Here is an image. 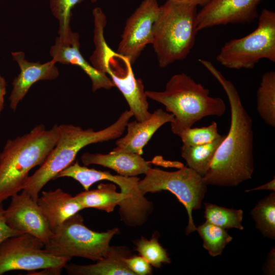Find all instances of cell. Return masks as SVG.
Masks as SVG:
<instances>
[{
	"instance_id": "cell-1",
	"label": "cell",
	"mask_w": 275,
	"mask_h": 275,
	"mask_svg": "<svg viewBox=\"0 0 275 275\" xmlns=\"http://www.w3.org/2000/svg\"><path fill=\"white\" fill-rule=\"evenodd\" d=\"M204 67L218 80L227 95L231 122L229 132L219 145L203 179L207 185L236 186L251 179L254 170L252 120L234 85L210 62H206Z\"/></svg>"
},
{
	"instance_id": "cell-2",
	"label": "cell",
	"mask_w": 275,
	"mask_h": 275,
	"mask_svg": "<svg viewBox=\"0 0 275 275\" xmlns=\"http://www.w3.org/2000/svg\"><path fill=\"white\" fill-rule=\"evenodd\" d=\"M132 117V112L126 110L113 124L98 131L72 124L59 125V138L54 147L39 168L29 176L22 190L37 201L42 188L72 163L81 149L91 144L120 138Z\"/></svg>"
},
{
	"instance_id": "cell-3",
	"label": "cell",
	"mask_w": 275,
	"mask_h": 275,
	"mask_svg": "<svg viewBox=\"0 0 275 275\" xmlns=\"http://www.w3.org/2000/svg\"><path fill=\"white\" fill-rule=\"evenodd\" d=\"M59 134L57 124L48 129L38 124L28 133L7 141L0 153V201L22 190L29 172L44 162L54 147Z\"/></svg>"
},
{
	"instance_id": "cell-4",
	"label": "cell",
	"mask_w": 275,
	"mask_h": 275,
	"mask_svg": "<svg viewBox=\"0 0 275 275\" xmlns=\"http://www.w3.org/2000/svg\"><path fill=\"white\" fill-rule=\"evenodd\" d=\"M145 93L147 98L162 104L173 115L171 124L182 128L191 127L207 116L221 117L226 109L223 99L210 96L208 89L185 73L173 75L163 91Z\"/></svg>"
},
{
	"instance_id": "cell-5",
	"label": "cell",
	"mask_w": 275,
	"mask_h": 275,
	"mask_svg": "<svg viewBox=\"0 0 275 275\" xmlns=\"http://www.w3.org/2000/svg\"><path fill=\"white\" fill-rule=\"evenodd\" d=\"M197 8L172 0L159 7L151 44L160 68L183 60L190 53L198 32Z\"/></svg>"
},
{
	"instance_id": "cell-6",
	"label": "cell",
	"mask_w": 275,
	"mask_h": 275,
	"mask_svg": "<svg viewBox=\"0 0 275 275\" xmlns=\"http://www.w3.org/2000/svg\"><path fill=\"white\" fill-rule=\"evenodd\" d=\"M119 232L117 228L102 232L92 231L85 225L82 216L77 213L52 232L44 248L58 257L98 261L108 254L110 241Z\"/></svg>"
},
{
	"instance_id": "cell-7",
	"label": "cell",
	"mask_w": 275,
	"mask_h": 275,
	"mask_svg": "<svg viewBox=\"0 0 275 275\" xmlns=\"http://www.w3.org/2000/svg\"><path fill=\"white\" fill-rule=\"evenodd\" d=\"M258 18L254 31L222 46L216 57L222 66L233 69H252L263 59L275 62V12L263 9Z\"/></svg>"
},
{
	"instance_id": "cell-8",
	"label": "cell",
	"mask_w": 275,
	"mask_h": 275,
	"mask_svg": "<svg viewBox=\"0 0 275 275\" xmlns=\"http://www.w3.org/2000/svg\"><path fill=\"white\" fill-rule=\"evenodd\" d=\"M140 180L138 187L144 195L148 193L168 190L174 194L185 208L188 223L185 234L189 235L196 231L193 217V211L200 209L207 191V185L203 177L188 167L179 170L168 172L150 168Z\"/></svg>"
},
{
	"instance_id": "cell-9",
	"label": "cell",
	"mask_w": 275,
	"mask_h": 275,
	"mask_svg": "<svg viewBox=\"0 0 275 275\" xmlns=\"http://www.w3.org/2000/svg\"><path fill=\"white\" fill-rule=\"evenodd\" d=\"M44 246L40 239L26 233L7 239L0 244V275L12 270L64 268L71 260L52 255Z\"/></svg>"
},
{
	"instance_id": "cell-10",
	"label": "cell",
	"mask_w": 275,
	"mask_h": 275,
	"mask_svg": "<svg viewBox=\"0 0 275 275\" xmlns=\"http://www.w3.org/2000/svg\"><path fill=\"white\" fill-rule=\"evenodd\" d=\"M100 71L107 74L121 92L137 121L150 117L151 113L148 111L143 81L135 78L131 63L126 57L109 49L103 59Z\"/></svg>"
},
{
	"instance_id": "cell-11",
	"label": "cell",
	"mask_w": 275,
	"mask_h": 275,
	"mask_svg": "<svg viewBox=\"0 0 275 275\" xmlns=\"http://www.w3.org/2000/svg\"><path fill=\"white\" fill-rule=\"evenodd\" d=\"M159 7L157 0H143L126 21L117 52L126 57L131 64L146 46L152 43Z\"/></svg>"
},
{
	"instance_id": "cell-12",
	"label": "cell",
	"mask_w": 275,
	"mask_h": 275,
	"mask_svg": "<svg viewBox=\"0 0 275 275\" xmlns=\"http://www.w3.org/2000/svg\"><path fill=\"white\" fill-rule=\"evenodd\" d=\"M4 216L12 229L32 235L45 244L52 234L37 201L23 190L11 197L9 205L4 209Z\"/></svg>"
},
{
	"instance_id": "cell-13",
	"label": "cell",
	"mask_w": 275,
	"mask_h": 275,
	"mask_svg": "<svg viewBox=\"0 0 275 275\" xmlns=\"http://www.w3.org/2000/svg\"><path fill=\"white\" fill-rule=\"evenodd\" d=\"M263 0H209L196 16L197 31L221 25L250 23Z\"/></svg>"
},
{
	"instance_id": "cell-14",
	"label": "cell",
	"mask_w": 275,
	"mask_h": 275,
	"mask_svg": "<svg viewBox=\"0 0 275 275\" xmlns=\"http://www.w3.org/2000/svg\"><path fill=\"white\" fill-rule=\"evenodd\" d=\"M79 35L72 31L64 37L56 38L50 49L52 60L56 63L74 65L80 67L90 77L93 92L104 89L109 90L115 86L110 77L95 69L82 56L80 51Z\"/></svg>"
},
{
	"instance_id": "cell-15",
	"label": "cell",
	"mask_w": 275,
	"mask_h": 275,
	"mask_svg": "<svg viewBox=\"0 0 275 275\" xmlns=\"http://www.w3.org/2000/svg\"><path fill=\"white\" fill-rule=\"evenodd\" d=\"M12 56L20 70L13 80V88L9 97L10 107L14 112L33 85L40 80L56 79L59 71L53 60L44 63L29 62L22 51L12 52Z\"/></svg>"
},
{
	"instance_id": "cell-16",
	"label": "cell",
	"mask_w": 275,
	"mask_h": 275,
	"mask_svg": "<svg viewBox=\"0 0 275 275\" xmlns=\"http://www.w3.org/2000/svg\"><path fill=\"white\" fill-rule=\"evenodd\" d=\"M174 119L173 114L161 108L155 110L150 117L143 121H134L127 123V133L116 143L113 151H126L143 154V149L155 132L167 123Z\"/></svg>"
},
{
	"instance_id": "cell-17",
	"label": "cell",
	"mask_w": 275,
	"mask_h": 275,
	"mask_svg": "<svg viewBox=\"0 0 275 275\" xmlns=\"http://www.w3.org/2000/svg\"><path fill=\"white\" fill-rule=\"evenodd\" d=\"M37 203L52 232L84 209L75 196L59 188L41 191Z\"/></svg>"
},
{
	"instance_id": "cell-18",
	"label": "cell",
	"mask_w": 275,
	"mask_h": 275,
	"mask_svg": "<svg viewBox=\"0 0 275 275\" xmlns=\"http://www.w3.org/2000/svg\"><path fill=\"white\" fill-rule=\"evenodd\" d=\"M85 166L98 164L111 169L119 175L134 177L145 174L151 168L150 162L134 153L111 151L107 154L86 152L81 156Z\"/></svg>"
},
{
	"instance_id": "cell-19",
	"label": "cell",
	"mask_w": 275,
	"mask_h": 275,
	"mask_svg": "<svg viewBox=\"0 0 275 275\" xmlns=\"http://www.w3.org/2000/svg\"><path fill=\"white\" fill-rule=\"evenodd\" d=\"M130 256L129 250L125 246H111L108 254L95 264L67 263L64 268L70 275H134L123 260Z\"/></svg>"
},
{
	"instance_id": "cell-20",
	"label": "cell",
	"mask_w": 275,
	"mask_h": 275,
	"mask_svg": "<svg viewBox=\"0 0 275 275\" xmlns=\"http://www.w3.org/2000/svg\"><path fill=\"white\" fill-rule=\"evenodd\" d=\"M75 197L84 209L92 208L109 213L119 205L120 217L123 222L126 219L128 197L121 192H117L114 184L100 183L96 189L85 190Z\"/></svg>"
},
{
	"instance_id": "cell-21",
	"label": "cell",
	"mask_w": 275,
	"mask_h": 275,
	"mask_svg": "<svg viewBox=\"0 0 275 275\" xmlns=\"http://www.w3.org/2000/svg\"><path fill=\"white\" fill-rule=\"evenodd\" d=\"M226 135H221L212 142L198 146L183 145L180 148L181 154L187 163L202 177L206 174L215 153Z\"/></svg>"
},
{
	"instance_id": "cell-22",
	"label": "cell",
	"mask_w": 275,
	"mask_h": 275,
	"mask_svg": "<svg viewBox=\"0 0 275 275\" xmlns=\"http://www.w3.org/2000/svg\"><path fill=\"white\" fill-rule=\"evenodd\" d=\"M256 109L268 125L275 127V72L267 71L261 77L256 93Z\"/></svg>"
},
{
	"instance_id": "cell-23",
	"label": "cell",
	"mask_w": 275,
	"mask_h": 275,
	"mask_svg": "<svg viewBox=\"0 0 275 275\" xmlns=\"http://www.w3.org/2000/svg\"><path fill=\"white\" fill-rule=\"evenodd\" d=\"M62 177H70L76 180L85 190H89L92 185L99 181L107 180L119 185L124 179L122 175H114L108 171H101L81 166L78 161L71 163L61 171L56 179Z\"/></svg>"
},
{
	"instance_id": "cell-24",
	"label": "cell",
	"mask_w": 275,
	"mask_h": 275,
	"mask_svg": "<svg viewBox=\"0 0 275 275\" xmlns=\"http://www.w3.org/2000/svg\"><path fill=\"white\" fill-rule=\"evenodd\" d=\"M256 228L266 237L275 239V192L258 202L251 211Z\"/></svg>"
},
{
	"instance_id": "cell-25",
	"label": "cell",
	"mask_w": 275,
	"mask_h": 275,
	"mask_svg": "<svg viewBox=\"0 0 275 275\" xmlns=\"http://www.w3.org/2000/svg\"><path fill=\"white\" fill-rule=\"evenodd\" d=\"M204 207L206 222L226 230L244 229L242 225L243 216L242 209L228 208L209 203H205Z\"/></svg>"
},
{
	"instance_id": "cell-26",
	"label": "cell",
	"mask_w": 275,
	"mask_h": 275,
	"mask_svg": "<svg viewBox=\"0 0 275 275\" xmlns=\"http://www.w3.org/2000/svg\"><path fill=\"white\" fill-rule=\"evenodd\" d=\"M203 240V247L212 257L221 255L225 246L233 239L226 229L205 221L196 228Z\"/></svg>"
},
{
	"instance_id": "cell-27",
	"label": "cell",
	"mask_w": 275,
	"mask_h": 275,
	"mask_svg": "<svg viewBox=\"0 0 275 275\" xmlns=\"http://www.w3.org/2000/svg\"><path fill=\"white\" fill-rule=\"evenodd\" d=\"M172 132L178 135L183 145L195 146L210 143L221 135L216 122L202 127L182 128L171 124Z\"/></svg>"
},
{
	"instance_id": "cell-28",
	"label": "cell",
	"mask_w": 275,
	"mask_h": 275,
	"mask_svg": "<svg viewBox=\"0 0 275 275\" xmlns=\"http://www.w3.org/2000/svg\"><path fill=\"white\" fill-rule=\"evenodd\" d=\"M158 233H153L150 240L144 237L134 241L135 251L145 258L151 265L156 268H160L162 264L171 263L167 250L159 243Z\"/></svg>"
},
{
	"instance_id": "cell-29",
	"label": "cell",
	"mask_w": 275,
	"mask_h": 275,
	"mask_svg": "<svg viewBox=\"0 0 275 275\" xmlns=\"http://www.w3.org/2000/svg\"><path fill=\"white\" fill-rule=\"evenodd\" d=\"M84 0H49L50 11L59 22V36L64 37L72 31L70 23L72 10Z\"/></svg>"
},
{
	"instance_id": "cell-30",
	"label": "cell",
	"mask_w": 275,
	"mask_h": 275,
	"mask_svg": "<svg viewBox=\"0 0 275 275\" xmlns=\"http://www.w3.org/2000/svg\"><path fill=\"white\" fill-rule=\"evenodd\" d=\"M123 260L134 275H148L153 273L151 265L141 256H130L124 258Z\"/></svg>"
},
{
	"instance_id": "cell-31",
	"label": "cell",
	"mask_w": 275,
	"mask_h": 275,
	"mask_svg": "<svg viewBox=\"0 0 275 275\" xmlns=\"http://www.w3.org/2000/svg\"><path fill=\"white\" fill-rule=\"evenodd\" d=\"M4 209L3 202L0 201V244L9 238L23 234L12 229L7 224L4 216Z\"/></svg>"
},
{
	"instance_id": "cell-32",
	"label": "cell",
	"mask_w": 275,
	"mask_h": 275,
	"mask_svg": "<svg viewBox=\"0 0 275 275\" xmlns=\"http://www.w3.org/2000/svg\"><path fill=\"white\" fill-rule=\"evenodd\" d=\"M275 249L272 248L268 254L266 261L263 265V270L265 274L272 275L275 272Z\"/></svg>"
},
{
	"instance_id": "cell-33",
	"label": "cell",
	"mask_w": 275,
	"mask_h": 275,
	"mask_svg": "<svg viewBox=\"0 0 275 275\" xmlns=\"http://www.w3.org/2000/svg\"><path fill=\"white\" fill-rule=\"evenodd\" d=\"M63 268L61 267H47L36 270L29 271L28 274H39V275H60Z\"/></svg>"
},
{
	"instance_id": "cell-34",
	"label": "cell",
	"mask_w": 275,
	"mask_h": 275,
	"mask_svg": "<svg viewBox=\"0 0 275 275\" xmlns=\"http://www.w3.org/2000/svg\"><path fill=\"white\" fill-rule=\"evenodd\" d=\"M7 82L0 74V114L4 106V96L6 93Z\"/></svg>"
},
{
	"instance_id": "cell-35",
	"label": "cell",
	"mask_w": 275,
	"mask_h": 275,
	"mask_svg": "<svg viewBox=\"0 0 275 275\" xmlns=\"http://www.w3.org/2000/svg\"><path fill=\"white\" fill-rule=\"evenodd\" d=\"M271 190L273 191H275V179L274 177L273 179H272L269 182L264 184L262 185L259 186L258 187H256L253 188H251L250 189H246L245 190V192H250L253 191L255 190Z\"/></svg>"
},
{
	"instance_id": "cell-36",
	"label": "cell",
	"mask_w": 275,
	"mask_h": 275,
	"mask_svg": "<svg viewBox=\"0 0 275 275\" xmlns=\"http://www.w3.org/2000/svg\"><path fill=\"white\" fill-rule=\"evenodd\" d=\"M178 2L190 4L196 6H204L209 0H172Z\"/></svg>"
},
{
	"instance_id": "cell-37",
	"label": "cell",
	"mask_w": 275,
	"mask_h": 275,
	"mask_svg": "<svg viewBox=\"0 0 275 275\" xmlns=\"http://www.w3.org/2000/svg\"><path fill=\"white\" fill-rule=\"evenodd\" d=\"M91 2L93 3L96 2L98 0H90Z\"/></svg>"
}]
</instances>
